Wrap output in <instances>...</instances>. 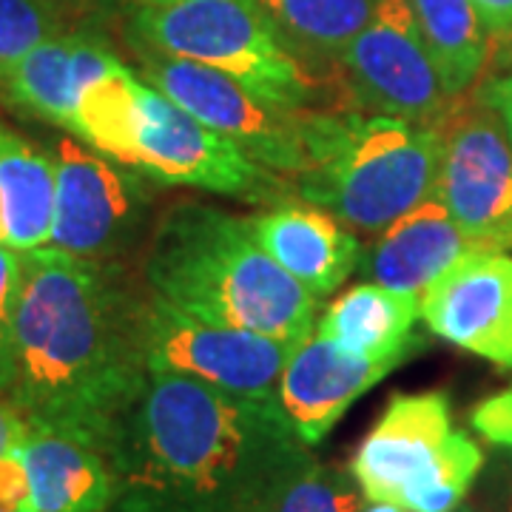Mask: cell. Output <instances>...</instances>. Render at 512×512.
Returning <instances> with one entry per match:
<instances>
[{"label":"cell","mask_w":512,"mask_h":512,"mask_svg":"<svg viewBox=\"0 0 512 512\" xmlns=\"http://www.w3.org/2000/svg\"><path fill=\"white\" fill-rule=\"evenodd\" d=\"M0 510L32 512V487L20 447L0 456Z\"/></svg>","instance_id":"cell-28"},{"label":"cell","mask_w":512,"mask_h":512,"mask_svg":"<svg viewBox=\"0 0 512 512\" xmlns=\"http://www.w3.org/2000/svg\"><path fill=\"white\" fill-rule=\"evenodd\" d=\"M143 342L148 370L177 373L245 399L279 402V379L291 345L228 328L168 305L146 291Z\"/></svg>","instance_id":"cell-9"},{"label":"cell","mask_w":512,"mask_h":512,"mask_svg":"<svg viewBox=\"0 0 512 512\" xmlns=\"http://www.w3.org/2000/svg\"><path fill=\"white\" fill-rule=\"evenodd\" d=\"M106 458L109 512H262L316 461L279 402L165 370H148Z\"/></svg>","instance_id":"cell-2"},{"label":"cell","mask_w":512,"mask_h":512,"mask_svg":"<svg viewBox=\"0 0 512 512\" xmlns=\"http://www.w3.org/2000/svg\"><path fill=\"white\" fill-rule=\"evenodd\" d=\"M256 242L316 299L345 285L359 268L362 242L333 214L305 200L276 202L251 217Z\"/></svg>","instance_id":"cell-15"},{"label":"cell","mask_w":512,"mask_h":512,"mask_svg":"<svg viewBox=\"0 0 512 512\" xmlns=\"http://www.w3.org/2000/svg\"><path fill=\"white\" fill-rule=\"evenodd\" d=\"M0 512H3V510H0Z\"/></svg>","instance_id":"cell-37"},{"label":"cell","mask_w":512,"mask_h":512,"mask_svg":"<svg viewBox=\"0 0 512 512\" xmlns=\"http://www.w3.org/2000/svg\"><path fill=\"white\" fill-rule=\"evenodd\" d=\"M478 248L481 245L467 237L447 208L433 197L393 222L370 248H362L356 271L367 282L421 296L461 256Z\"/></svg>","instance_id":"cell-16"},{"label":"cell","mask_w":512,"mask_h":512,"mask_svg":"<svg viewBox=\"0 0 512 512\" xmlns=\"http://www.w3.org/2000/svg\"><path fill=\"white\" fill-rule=\"evenodd\" d=\"M362 512H407L399 504H387V501H367Z\"/></svg>","instance_id":"cell-33"},{"label":"cell","mask_w":512,"mask_h":512,"mask_svg":"<svg viewBox=\"0 0 512 512\" xmlns=\"http://www.w3.org/2000/svg\"><path fill=\"white\" fill-rule=\"evenodd\" d=\"M484 470V450L453 427L441 390L396 393L350 461L367 501L407 512H456Z\"/></svg>","instance_id":"cell-5"},{"label":"cell","mask_w":512,"mask_h":512,"mask_svg":"<svg viewBox=\"0 0 512 512\" xmlns=\"http://www.w3.org/2000/svg\"><path fill=\"white\" fill-rule=\"evenodd\" d=\"M279 43L305 69L308 63H339L350 40L365 29L376 0H251Z\"/></svg>","instance_id":"cell-21"},{"label":"cell","mask_w":512,"mask_h":512,"mask_svg":"<svg viewBox=\"0 0 512 512\" xmlns=\"http://www.w3.org/2000/svg\"><path fill=\"white\" fill-rule=\"evenodd\" d=\"M419 296L393 291L376 282H362L330 302L316 330L348 353L373 362H407L421 348L413 339L419 322Z\"/></svg>","instance_id":"cell-18"},{"label":"cell","mask_w":512,"mask_h":512,"mask_svg":"<svg viewBox=\"0 0 512 512\" xmlns=\"http://www.w3.org/2000/svg\"><path fill=\"white\" fill-rule=\"evenodd\" d=\"M137 6H151V3H163V0H134Z\"/></svg>","instance_id":"cell-36"},{"label":"cell","mask_w":512,"mask_h":512,"mask_svg":"<svg viewBox=\"0 0 512 512\" xmlns=\"http://www.w3.org/2000/svg\"><path fill=\"white\" fill-rule=\"evenodd\" d=\"M436 336L512 373V254L478 248L419 296Z\"/></svg>","instance_id":"cell-13"},{"label":"cell","mask_w":512,"mask_h":512,"mask_svg":"<svg viewBox=\"0 0 512 512\" xmlns=\"http://www.w3.org/2000/svg\"><path fill=\"white\" fill-rule=\"evenodd\" d=\"M356 111L441 126L453 100L421 43L410 0H376L373 18L339 57Z\"/></svg>","instance_id":"cell-11"},{"label":"cell","mask_w":512,"mask_h":512,"mask_svg":"<svg viewBox=\"0 0 512 512\" xmlns=\"http://www.w3.org/2000/svg\"><path fill=\"white\" fill-rule=\"evenodd\" d=\"M367 495L350 470L313 461L293 476L262 512H362Z\"/></svg>","instance_id":"cell-24"},{"label":"cell","mask_w":512,"mask_h":512,"mask_svg":"<svg viewBox=\"0 0 512 512\" xmlns=\"http://www.w3.org/2000/svg\"><path fill=\"white\" fill-rule=\"evenodd\" d=\"M143 89L146 83L117 60L80 92L69 131L97 154L134 168L143 131Z\"/></svg>","instance_id":"cell-20"},{"label":"cell","mask_w":512,"mask_h":512,"mask_svg":"<svg viewBox=\"0 0 512 512\" xmlns=\"http://www.w3.org/2000/svg\"><path fill=\"white\" fill-rule=\"evenodd\" d=\"M140 60V74L151 89L165 94L202 126L214 128L242 148L254 163L282 177H296L305 168V137L313 109H288L256 97L228 74L131 43Z\"/></svg>","instance_id":"cell-7"},{"label":"cell","mask_w":512,"mask_h":512,"mask_svg":"<svg viewBox=\"0 0 512 512\" xmlns=\"http://www.w3.org/2000/svg\"><path fill=\"white\" fill-rule=\"evenodd\" d=\"M481 97L498 111V117H501V123H504V131H507L512 146V72L504 74L501 80H493V83L484 89Z\"/></svg>","instance_id":"cell-32"},{"label":"cell","mask_w":512,"mask_h":512,"mask_svg":"<svg viewBox=\"0 0 512 512\" xmlns=\"http://www.w3.org/2000/svg\"><path fill=\"white\" fill-rule=\"evenodd\" d=\"M0 245H6V217H3V197H0Z\"/></svg>","instance_id":"cell-34"},{"label":"cell","mask_w":512,"mask_h":512,"mask_svg":"<svg viewBox=\"0 0 512 512\" xmlns=\"http://www.w3.org/2000/svg\"><path fill=\"white\" fill-rule=\"evenodd\" d=\"M23 262L20 251L0 245V396H9L15 376V313H18Z\"/></svg>","instance_id":"cell-26"},{"label":"cell","mask_w":512,"mask_h":512,"mask_svg":"<svg viewBox=\"0 0 512 512\" xmlns=\"http://www.w3.org/2000/svg\"><path fill=\"white\" fill-rule=\"evenodd\" d=\"M20 456L32 487V512H109L114 473L100 450L55 430L29 427Z\"/></svg>","instance_id":"cell-17"},{"label":"cell","mask_w":512,"mask_h":512,"mask_svg":"<svg viewBox=\"0 0 512 512\" xmlns=\"http://www.w3.org/2000/svg\"><path fill=\"white\" fill-rule=\"evenodd\" d=\"M441 134L433 197L476 245L512 251V146L498 111L484 97L453 106Z\"/></svg>","instance_id":"cell-12"},{"label":"cell","mask_w":512,"mask_h":512,"mask_svg":"<svg viewBox=\"0 0 512 512\" xmlns=\"http://www.w3.org/2000/svg\"><path fill=\"white\" fill-rule=\"evenodd\" d=\"M9 402L29 427L86 441L103 456L148 376L146 293L117 265L52 245L23 251ZM109 461V458H106Z\"/></svg>","instance_id":"cell-1"},{"label":"cell","mask_w":512,"mask_h":512,"mask_svg":"<svg viewBox=\"0 0 512 512\" xmlns=\"http://www.w3.org/2000/svg\"><path fill=\"white\" fill-rule=\"evenodd\" d=\"M57 35L63 29L55 0H0V72Z\"/></svg>","instance_id":"cell-25"},{"label":"cell","mask_w":512,"mask_h":512,"mask_svg":"<svg viewBox=\"0 0 512 512\" xmlns=\"http://www.w3.org/2000/svg\"><path fill=\"white\" fill-rule=\"evenodd\" d=\"M80 35H57L43 40L29 55L0 72V86L9 100L35 117L55 126L69 128L72 111L80 97V72H77Z\"/></svg>","instance_id":"cell-23"},{"label":"cell","mask_w":512,"mask_h":512,"mask_svg":"<svg viewBox=\"0 0 512 512\" xmlns=\"http://www.w3.org/2000/svg\"><path fill=\"white\" fill-rule=\"evenodd\" d=\"M0 197L6 245L35 251L49 245L55 220V160L0 123Z\"/></svg>","instance_id":"cell-19"},{"label":"cell","mask_w":512,"mask_h":512,"mask_svg":"<svg viewBox=\"0 0 512 512\" xmlns=\"http://www.w3.org/2000/svg\"><path fill=\"white\" fill-rule=\"evenodd\" d=\"M441 151V126L365 111H311L293 197L333 214L353 234L379 237L433 200Z\"/></svg>","instance_id":"cell-4"},{"label":"cell","mask_w":512,"mask_h":512,"mask_svg":"<svg viewBox=\"0 0 512 512\" xmlns=\"http://www.w3.org/2000/svg\"><path fill=\"white\" fill-rule=\"evenodd\" d=\"M55 220L49 245L63 254L117 265L146 228L143 174L97 154L80 140L55 146Z\"/></svg>","instance_id":"cell-8"},{"label":"cell","mask_w":512,"mask_h":512,"mask_svg":"<svg viewBox=\"0 0 512 512\" xmlns=\"http://www.w3.org/2000/svg\"><path fill=\"white\" fill-rule=\"evenodd\" d=\"M481 507L493 512H512V450L490 464L481 481Z\"/></svg>","instance_id":"cell-29"},{"label":"cell","mask_w":512,"mask_h":512,"mask_svg":"<svg viewBox=\"0 0 512 512\" xmlns=\"http://www.w3.org/2000/svg\"><path fill=\"white\" fill-rule=\"evenodd\" d=\"M29 436V421L6 396H0V456L18 450Z\"/></svg>","instance_id":"cell-31"},{"label":"cell","mask_w":512,"mask_h":512,"mask_svg":"<svg viewBox=\"0 0 512 512\" xmlns=\"http://www.w3.org/2000/svg\"><path fill=\"white\" fill-rule=\"evenodd\" d=\"M134 171L154 183L188 185L254 205L285 202L293 191L282 174L254 163L228 137L202 126L148 83Z\"/></svg>","instance_id":"cell-10"},{"label":"cell","mask_w":512,"mask_h":512,"mask_svg":"<svg viewBox=\"0 0 512 512\" xmlns=\"http://www.w3.org/2000/svg\"><path fill=\"white\" fill-rule=\"evenodd\" d=\"M146 291L228 328L302 345L316 330L319 299L256 242L251 217L180 202L157 220L143 259Z\"/></svg>","instance_id":"cell-3"},{"label":"cell","mask_w":512,"mask_h":512,"mask_svg":"<svg viewBox=\"0 0 512 512\" xmlns=\"http://www.w3.org/2000/svg\"><path fill=\"white\" fill-rule=\"evenodd\" d=\"M131 43L228 74L256 97L308 109L313 77L279 43L251 0H163L140 6Z\"/></svg>","instance_id":"cell-6"},{"label":"cell","mask_w":512,"mask_h":512,"mask_svg":"<svg viewBox=\"0 0 512 512\" xmlns=\"http://www.w3.org/2000/svg\"><path fill=\"white\" fill-rule=\"evenodd\" d=\"M456 512H493V510H487V507H481V504H478V507H464V504H461Z\"/></svg>","instance_id":"cell-35"},{"label":"cell","mask_w":512,"mask_h":512,"mask_svg":"<svg viewBox=\"0 0 512 512\" xmlns=\"http://www.w3.org/2000/svg\"><path fill=\"white\" fill-rule=\"evenodd\" d=\"M421 43L456 100L476 83L490 60V35L470 0H410Z\"/></svg>","instance_id":"cell-22"},{"label":"cell","mask_w":512,"mask_h":512,"mask_svg":"<svg viewBox=\"0 0 512 512\" xmlns=\"http://www.w3.org/2000/svg\"><path fill=\"white\" fill-rule=\"evenodd\" d=\"M470 427L478 433V439L493 444L498 450H512V387L498 390L478 402L470 413Z\"/></svg>","instance_id":"cell-27"},{"label":"cell","mask_w":512,"mask_h":512,"mask_svg":"<svg viewBox=\"0 0 512 512\" xmlns=\"http://www.w3.org/2000/svg\"><path fill=\"white\" fill-rule=\"evenodd\" d=\"M490 40L512 43V0H470Z\"/></svg>","instance_id":"cell-30"},{"label":"cell","mask_w":512,"mask_h":512,"mask_svg":"<svg viewBox=\"0 0 512 512\" xmlns=\"http://www.w3.org/2000/svg\"><path fill=\"white\" fill-rule=\"evenodd\" d=\"M396 367L399 362H373L348 353L325 333L313 330L285 362L279 379V407L291 419L299 439L316 447L336 427V421Z\"/></svg>","instance_id":"cell-14"}]
</instances>
